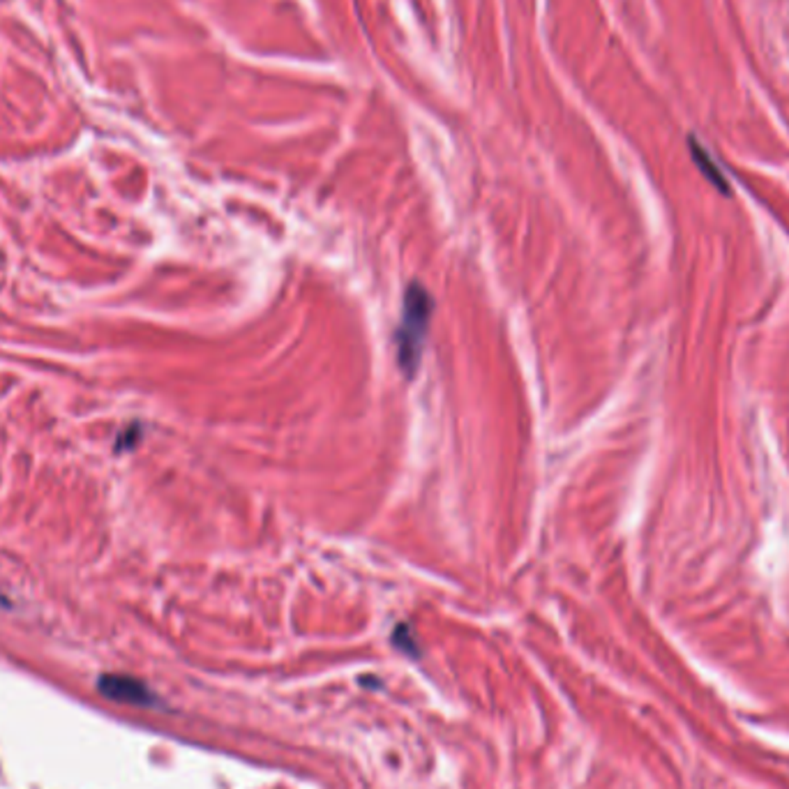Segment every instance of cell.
<instances>
[{
    "label": "cell",
    "mask_w": 789,
    "mask_h": 789,
    "mask_svg": "<svg viewBox=\"0 0 789 789\" xmlns=\"http://www.w3.org/2000/svg\"><path fill=\"white\" fill-rule=\"evenodd\" d=\"M429 305L427 296L420 287H411L409 296H406V312H405V326L400 328V340H397V349H400V361L411 363L418 361L420 344H423L425 328H427Z\"/></svg>",
    "instance_id": "6da1fadb"
},
{
    "label": "cell",
    "mask_w": 789,
    "mask_h": 789,
    "mask_svg": "<svg viewBox=\"0 0 789 789\" xmlns=\"http://www.w3.org/2000/svg\"><path fill=\"white\" fill-rule=\"evenodd\" d=\"M98 690L107 700L118 704H132V707H153L157 697L143 681L127 674H102L98 681Z\"/></svg>",
    "instance_id": "7a4b0ae2"
},
{
    "label": "cell",
    "mask_w": 789,
    "mask_h": 789,
    "mask_svg": "<svg viewBox=\"0 0 789 789\" xmlns=\"http://www.w3.org/2000/svg\"><path fill=\"white\" fill-rule=\"evenodd\" d=\"M688 143H690L692 160H695V164L700 166V171H701V174H704V178H707V181L711 183V185L716 187L718 192H722V195H725V196H730L731 195L730 181H727V175L722 174V169H721V166H718V162L711 157V153H709L707 148H704V143L697 142L695 137L688 139Z\"/></svg>",
    "instance_id": "3957f363"
}]
</instances>
